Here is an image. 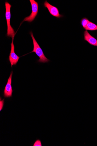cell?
Wrapping results in <instances>:
<instances>
[{"instance_id": "1", "label": "cell", "mask_w": 97, "mask_h": 146, "mask_svg": "<svg viewBox=\"0 0 97 146\" xmlns=\"http://www.w3.org/2000/svg\"><path fill=\"white\" fill-rule=\"evenodd\" d=\"M30 34L32 39L34 45V49L31 52L35 53L39 58V59L38 60V62L44 63L49 62L50 60L48 59L45 55L42 50L41 49L35 38L32 32H31Z\"/></svg>"}, {"instance_id": "2", "label": "cell", "mask_w": 97, "mask_h": 146, "mask_svg": "<svg viewBox=\"0 0 97 146\" xmlns=\"http://www.w3.org/2000/svg\"><path fill=\"white\" fill-rule=\"evenodd\" d=\"M5 5L6 8L5 17L7 26V35L8 37L12 38L13 36H15L16 34L14 30L11 25V5L7 2H5Z\"/></svg>"}, {"instance_id": "3", "label": "cell", "mask_w": 97, "mask_h": 146, "mask_svg": "<svg viewBox=\"0 0 97 146\" xmlns=\"http://www.w3.org/2000/svg\"><path fill=\"white\" fill-rule=\"evenodd\" d=\"M30 1L32 6V12L31 14L29 16L25 17L24 19L22 22L24 21H27L31 23L34 20L38 15V3L35 0H30Z\"/></svg>"}, {"instance_id": "4", "label": "cell", "mask_w": 97, "mask_h": 146, "mask_svg": "<svg viewBox=\"0 0 97 146\" xmlns=\"http://www.w3.org/2000/svg\"><path fill=\"white\" fill-rule=\"evenodd\" d=\"M14 37L15 36H13L12 38V42L11 44V50L9 58V60L11 63L12 68L13 65H16L20 58L16 54L15 52V46L13 43Z\"/></svg>"}, {"instance_id": "5", "label": "cell", "mask_w": 97, "mask_h": 146, "mask_svg": "<svg viewBox=\"0 0 97 146\" xmlns=\"http://www.w3.org/2000/svg\"><path fill=\"white\" fill-rule=\"evenodd\" d=\"M44 6L48 9L50 14L53 16L58 18L63 17L62 15L59 14L58 8L51 5L47 1L44 3Z\"/></svg>"}, {"instance_id": "6", "label": "cell", "mask_w": 97, "mask_h": 146, "mask_svg": "<svg viewBox=\"0 0 97 146\" xmlns=\"http://www.w3.org/2000/svg\"><path fill=\"white\" fill-rule=\"evenodd\" d=\"M13 74V72L12 70L11 72L10 76L8 79L7 83L4 91V96L5 98H9L12 96L13 90L11 84Z\"/></svg>"}, {"instance_id": "7", "label": "cell", "mask_w": 97, "mask_h": 146, "mask_svg": "<svg viewBox=\"0 0 97 146\" xmlns=\"http://www.w3.org/2000/svg\"><path fill=\"white\" fill-rule=\"evenodd\" d=\"M84 40L87 42L90 45L97 46V40L91 36L87 31L84 32Z\"/></svg>"}, {"instance_id": "8", "label": "cell", "mask_w": 97, "mask_h": 146, "mask_svg": "<svg viewBox=\"0 0 97 146\" xmlns=\"http://www.w3.org/2000/svg\"><path fill=\"white\" fill-rule=\"evenodd\" d=\"M86 31H95L97 30V25L90 21L85 29Z\"/></svg>"}, {"instance_id": "9", "label": "cell", "mask_w": 97, "mask_h": 146, "mask_svg": "<svg viewBox=\"0 0 97 146\" xmlns=\"http://www.w3.org/2000/svg\"><path fill=\"white\" fill-rule=\"evenodd\" d=\"M90 21L86 18H82L81 21V23L83 28L85 30L87 24Z\"/></svg>"}, {"instance_id": "10", "label": "cell", "mask_w": 97, "mask_h": 146, "mask_svg": "<svg viewBox=\"0 0 97 146\" xmlns=\"http://www.w3.org/2000/svg\"><path fill=\"white\" fill-rule=\"evenodd\" d=\"M33 146H42V144L40 140H36L34 143Z\"/></svg>"}, {"instance_id": "11", "label": "cell", "mask_w": 97, "mask_h": 146, "mask_svg": "<svg viewBox=\"0 0 97 146\" xmlns=\"http://www.w3.org/2000/svg\"><path fill=\"white\" fill-rule=\"evenodd\" d=\"M4 100L5 99H3L1 100V99H0V111H1L3 108L4 104Z\"/></svg>"}]
</instances>
